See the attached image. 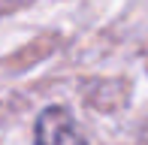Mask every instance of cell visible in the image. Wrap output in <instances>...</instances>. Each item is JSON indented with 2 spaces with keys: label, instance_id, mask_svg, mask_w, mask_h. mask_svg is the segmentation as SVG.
<instances>
[{
  "label": "cell",
  "instance_id": "obj_1",
  "mask_svg": "<svg viewBox=\"0 0 148 145\" xmlns=\"http://www.w3.org/2000/svg\"><path fill=\"white\" fill-rule=\"evenodd\" d=\"M33 136H36V145H88L73 124V115L60 106L42 109V115L36 118Z\"/></svg>",
  "mask_w": 148,
  "mask_h": 145
}]
</instances>
